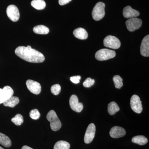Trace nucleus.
<instances>
[{
	"label": "nucleus",
	"instance_id": "nucleus-1",
	"mask_svg": "<svg viewBox=\"0 0 149 149\" xmlns=\"http://www.w3.org/2000/svg\"><path fill=\"white\" fill-rule=\"evenodd\" d=\"M15 54L25 61L34 63H42L45 61V57L42 54L32 49L31 46H19L15 49Z\"/></svg>",
	"mask_w": 149,
	"mask_h": 149
},
{
	"label": "nucleus",
	"instance_id": "nucleus-2",
	"mask_svg": "<svg viewBox=\"0 0 149 149\" xmlns=\"http://www.w3.org/2000/svg\"><path fill=\"white\" fill-rule=\"evenodd\" d=\"M47 118L50 123V127L52 130L56 131L61 128V123L54 111L53 110L50 111L47 114Z\"/></svg>",
	"mask_w": 149,
	"mask_h": 149
},
{
	"label": "nucleus",
	"instance_id": "nucleus-3",
	"mask_svg": "<svg viewBox=\"0 0 149 149\" xmlns=\"http://www.w3.org/2000/svg\"><path fill=\"white\" fill-rule=\"evenodd\" d=\"M105 5L104 3L99 2L95 5L92 11V16L93 19L96 21H99L104 16Z\"/></svg>",
	"mask_w": 149,
	"mask_h": 149
},
{
	"label": "nucleus",
	"instance_id": "nucleus-4",
	"mask_svg": "<svg viewBox=\"0 0 149 149\" xmlns=\"http://www.w3.org/2000/svg\"><path fill=\"white\" fill-rule=\"evenodd\" d=\"M116 56L114 51L107 49H101L96 52L95 58L100 61L107 60L113 58Z\"/></svg>",
	"mask_w": 149,
	"mask_h": 149
},
{
	"label": "nucleus",
	"instance_id": "nucleus-5",
	"mask_svg": "<svg viewBox=\"0 0 149 149\" xmlns=\"http://www.w3.org/2000/svg\"><path fill=\"white\" fill-rule=\"evenodd\" d=\"M120 42L117 37L108 35L104 40V45L106 47L117 49L120 48Z\"/></svg>",
	"mask_w": 149,
	"mask_h": 149
},
{
	"label": "nucleus",
	"instance_id": "nucleus-6",
	"mask_svg": "<svg viewBox=\"0 0 149 149\" xmlns=\"http://www.w3.org/2000/svg\"><path fill=\"white\" fill-rule=\"evenodd\" d=\"M130 107L133 111L137 113H141L143 111L142 102L139 96L134 95L130 99Z\"/></svg>",
	"mask_w": 149,
	"mask_h": 149
},
{
	"label": "nucleus",
	"instance_id": "nucleus-7",
	"mask_svg": "<svg viewBox=\"0 0 149 149\" xmlns=\"http://www.w3.org/2000/svg\"><path fill=\"white\" fill-rule=\"evenodd\" d=\"M7 16L11 21L17 22L19 18L20 14L19 11L17 6L14 5H10L6 9Z\"/></svg>",
	"mask_w": 149,
	"mask_h": 149
},
{
	"label": "nucleus",
	"instance_id": "nucleus-8",
	"mask_svg": "<svg viewBox=\"0 0 149 149\" xmlns=\"http://www.w3.org/2000/svg\"><path fill=\"white\" fill-rule=\"evenodd\" d=\"M125 24L128 30L130 32H133L141 27L142 21L140 19L134 17L128 19Z\"/></svg>",
	"mask_w": 149,
	"mask_h": 149
},
{
	"label": "nucleus",
	"instance_id": "nucleus-9",
	"mask_svg": "<svg viewBox=\"0 0 149 149\" xmlns=\"http://www.w3.org/2000/svg\"><path fill=\"white\" fill-rule=\"evenodd\" d=\"M96 127L95 124L91 123L88 125L84 136V142L86 144H89L93 141L95 138Z\"/></svg>",
	"mask_w": 149,
	"mask_h": 149
},
{
	"label": "nucleus",
	"instance_id": "nucleus-10",
	"mask_svg": "<svg viewBox=\"0 0 149 149\" xmlns=\"http://www.w3.org/2000/svg\"><path fill=\"white\" fill-rule=\"evenodd\" d=\"M14 94L13 90L9 86H6L3 89L0 88V104L3 103Z\"/></svg>",
	"mask_w": 149,
	"mask_h": 149
},
{
	"label": "nucleus",
	"instance_id": "nucleus-11",
	"mask_svg": "<svg viewBox=\"0 0 149 149\" xmlns=\"http://www.w3.org/2000/svg\"><path fill=\"white\" fill-rule=\"evenodd\" d=\"M70 106L72 110L76 112H80L83 109V104L79 102V100L77 96L72 95L69 100Z\"/></svg>",
	"mask_w": 149,
	"mask_h": 149
},
{
	"label": "nucleus",
	"instance_id": "nucleus-12",
	"mask_svg": "<svg viewBox=\"0 0 149 149\" xmlns=\"http://www.w3.org/2000/svg\"><path fill=\"white\" fill-rule=\"evenodd\" d=\"M27 88L30 92L35 94L39 95L41 92V85L36 81L33 80H28L26 81Z\"/></svg>",
	"mask_w": 149,
	"mask_h": 149
},
{
	"label": "nucleus",
	"instance_id": "nucleus-13",
	"mask_svg": "<svg viewBox=\"0 0 149 149\" xmlns=\"http://www.w3.org/2000/svg\"><path fill=\"white\" fill-rule=\"evenodd\" d=\"M109 134L111 138L118 139L125 136L126 131L122 127L115 126L111 128Z\"/></svg>",
	"mask_w": 149,
	"mask_h": 149
},
{
	"label": "nucleus",
	"instance_id": "nucleus-14",
	"mask_svg": "<svg viewBox=\"0 0 149 149\" xmlns=\"http://www.w3.org/2000/svg\"><path fill=\"white\" fill-rule=\"evenodd\" d=\"M141 54L145 57L149 56V35L144 37L142 41L141 46Z\"/></svg>",
	"mask_w": 149,
	"mask_h": 149
},
{
	"label": "nucleus",
	"instance_id": "nucleus-15",
	"mask_svg": "<svg viewBox=\"0 0 149 149\" xmlns=\"http://www.w3.org/2000/svg\"><path fill=\"white\" fill-rule=\"evenodd\" d=\"M123 15L124 17L126 18H134L139 16L140 15V13L128 6L123 9Z\"/></svg>",
	"mask_w": 149,
	"mask_h": 149
},
{
	"label": "nucleus",
	"instance_id": "nucleus-16",
	"mask_svg": "<svg viewBox=\"0 0 149 149\" xmlns=\"http://www.w3.org/2000/svg\"><path fill=\"white\" fill-rule=\"evenodd\" d=\"M73 34L74 37L80 40H86L88 37V32L85 29L81 27L74 29Z\"/></svg>",
	"mask_w": 149,
	"mask_h": 149
},
{
	"label": "nucleus",
	"instance_id": "nucleus-17",
	"mask_svg": "<svg viewBox=\"0 0 149 149\" xmlns=\"http://www.w3.org/2000/svg\"><path fill=\"white\" fill-rule=\"evenodd\" d=\"M33 30L35 33L40 35H47L49 32V28L43 25H37L34 27Z\"/></svg>",
	"mask_w": 149,
	"mask_h": 149
},
{
	"label": "nucleus",
	"instance_id": "nucleus-18",
	"mask_svg": "<svg viewBox=\"0 0 149 149\" xmlns=\"http://www.w3.org/2000/svg\"><path fill=\"white\" fill-rule=\"evenodd\" d=\"M19 99L18 97H14V96H12L11 97L6 101L3 104L4 106L13 108L17 105L19 103Z\"/></svg>",
	"mask_w": 149,
	"mask_h": 149
},
{
	"label": "nucleus",
	"instance_id": "nucleus-19",
	"mask_svg": "<svg viewBox=\"0 0 149 149\" xmlns=\"http://www.w3.org/2000/svg\"><path fill=\"white\" fill-rule=\"evenodd\" d=\"M0 144L6 148H9L11 146V141L8 136L0 133Z\"/></svg>",
	"mask_w": 149,
	"mask_h": 149
},
{
	"label": "nucleus",
	"instance_id": "nucleus-20",
	"mask_svg": "<svg viewBox=\"0 0 149 149\" xmlns=\"http://www.w3.org/2000/svg\"><path fill=\"white\" fill-rule=\"evenodd\" d=\"M31 4L33 8L38 10L44 9L46 6L45 2L44 0H33Z\"/></svg>",
	"mask_w": 149,
	"mask_h": 149
},
{
	"label": "nucleus",
	"instance_id": "nucleus-21",
	"mask_svg": "<svg viewBox=\"0 0 149 149\" xmlns=\"http://www.w3.org/2000/svg\"><path fill=\"white\" fill-rule=\"evenodd\" d=\"M132 142L140 146H144L148 142V139L143 136H136L132 139Z\"/></svg>",
	"mask_w": 149,
	"mask_h": 149
},
{
	"label": "nucleus",
	"instance_id": "nucleus-22",
	"mask_svg": "<svg viewBox=\"0 0 149 149\" xmlns=\"http://www.w3.org/2000/svg\"><path fill=\"white\" fill-rule=\"evenodd\" d=\"M119 110L120 108L115 102H111L108 106V111L111 115H113Z\"/></svg>",
	"mask_w": 149,
	"mask_h": 149
},
{
	"label": "nucleus",
	"instance_id": "nucleus-23",
	"mask_svg": "<svg viewBox=\"0 0 149 149\" xmlns=\"http://www.w3.org/2000/svg\"><path fill=\"white\" fill-rule=\"evenodd\" d=\"M70 144L63 141H58L54 146V149H69L70 148Z\"/></svg>",
	"mask_w": 149,
	"mask_h": 149
},
{
	"label": "nucleus",
	"instance_id": "nucleus-24",
	"mask_svg": "<svg viewBox=\"0 0 149 149\" xmlns=\"http://www.w3.org/2000/svg\"><path fill=\"white\" fill-rule=\"evenodd\" d=\"M115 87L117 89H120L123 86V79L119 75H115L113 78Z\"/></svg>",
	"mask_w": 149,
	"mask_h": 149
},
{
	"label": "nucleus",
	"instance_id": "nucleus-25",
	"mask_svg": "<svg viewBox=\"0 0 149 149\" xmlns=\"http://www.w3.org/2000/svg\"><path fill=\"white\" fill-rule=\"evenodd\" d=\"M11 121L16 125H20L24 122V119L21 114H17L12 118Z\"/></svg>",
	"mask_w": 149,
	"mask_h": 149
},
{
	"label": "nucleus",
	"instance_id": "nucleus-26",
	"mask_svg": "<svg viewBox=\"0 0 149 149\" xmlns=\"http://www.w3.org/2000/svg\"><path fill=\"white\" fill-rule=\"evenodd\" d=\"M52 93L55 95H57L61 91V87L59 84H55L52 86L51 88Z\"/></svg>",
	"mask_w": 149,
	"mask_h": 149
},
{
	"label": "nucleus",
	"instance_id": "nucleus-27",
	"mask_svg": "<svg viewBox=\"0 0 149 149\" xmlns=\"http://www.w3.org/2000/svg\"><path fill=\"white\" fill-rule=\"evenodd\" d=\"M29 116L32 119L37 120L40 118V113L37 109H32L29 113Z\"/></svg>",
	"mask_w": 149,
	"mask_h": 149
},
{
	"label": "nucleus",
	"instance_id": "nucleus-28",
	"mask_svg": "<svg viewBox=\"0 0 149 149\" xmlns=\"http://www.w3.org/2000/svg\"><path fill=\"white\" fill-rule=\"evenodd\" d=\"M95 80L88 77L83 82V85L85 88H90L95 84Z\"/></svg>",
	"mask_w": 149,
	"mask_h": 149
},
{
	"label": "nucleus",
	"instance_id": "nucleus-29",
	"mask_svg": "<svg viewBox=\"0 0 149 149\" xmlns=\"http://www.w3.org/2000/svg\"><path fill=\"white\" fill-rule=\"evenodd\" d=\"M81 76L80 75L78 76H72L70 77V80L72 83L74 84H78L80 83V80L81 79Z\"/></svg>",
	"mask_w": 149,
	"mask_h": 149
},
{
	"label": "nucleus",
	"instance_id": "nucleus-30",
	"mask_svg": "<svg viewBox=\"0 0 149 149\" xmlns=\"http://www.w3.org/2000/svg\"><path fill=\"white\" fill-rule=\"evenodd\" d=\"M72 0H58V3L60 5L63 6L70 2Z\"/></svg>",
	"mask_w": 149,
	"mask_h": 149
},
{
	"label": "nucleus",
	"instance_id": "nucleus-31",
	"mask_svg": "<svg viewBox=\"0 0 149 149\" xmlns=\"http://www.w3.org/2000/svg\"><path fill=\"white\" fill-rule=\"evenodd\" d=\"M21 149H32V148H30L28 146H23V147H22Z\"/></svg>",
	"mask_w": 149,
	"mask_h": 149
},
{
	"label": "nucleus",
	"instance_id": "nucleus-32",
	"mask_svg": "<svg viewBox=\"0 0 149 149\" xmlns=\"http://www.w3.org/2000/svg\"><path fill=\"white\" fill-rule=\"evenodd\" d=\"M0 149H4L3 148H2L0 146Z\"/></svg>",
	"mask_w": 149,
	"mask_h": 149
}]
</instances>
